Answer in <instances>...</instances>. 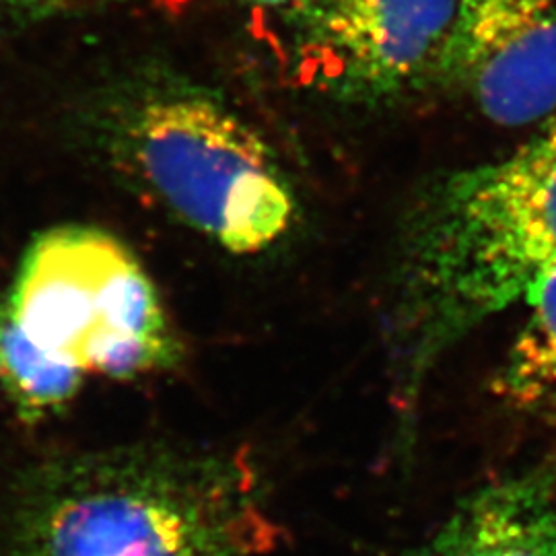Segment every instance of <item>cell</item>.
<instances>
[{"label": "cell", "mask_w": 556, "mask_h": 556, "mask_svg": "<svg viewBox=\"0 0 556 556\" xmlns=\"http://www.w3.org/2000/svg\"><path fill=\"white\" fill-rule=\"evenodd\" d=\"M415 556H556L555 466L472 491Z\"/></svg>", "instance_id": "cell-7"}, {"label": "cell", "mask_w": 556, "mask_h": 556, "mask_svg": "<svg viewBox=\"0 0 556 556\" xmlns=\"http://www.w3.org/2000/svg\"><path fill=\"white\" fill-rule=\"evenodd\" d=\"M181 353L155 280L100 227L41 231L0 299V392L25 425L59 417L89 379L161 376Z\"/></svg>", "instance_id": "cell-2"}, {"label": "cell", "mask_w": 556, "mask_h": 556, "mask_svg": "<svg viewBox=\"0 0 556 556\" xmlns=\"http://www.w3.org/2000/svg\"><path fill=\"white\" fill-rule=\"evenodd\" d=\"M438 83L497 126L556 114V0H457Z\"/></svg>", "instance_id": "cell-6"}, {"label": "cell", "mask_w": 556, "mask_h": 556, "mask_svg": "<svg viewBox=\"0 0 556 556\" xmlns=\"http://www.w3.org/2000/svg\"><path fill=\"white\" fill-rule=\"evenodd\" d=\"M457 0H301L287 15L299 75L340 101L400 100L438 83Z\"/></svg>", "instance_id": "cell-5"}, {"label": "cell", "mask_w": 556, "mask_h": 556, "mask_svg": "<svg viewBox=\"0 0 556 556\" xmlns=\"http://www.w3.org/2000/svg\"><path fill=\"white\" fill-rule=\"evenodd\" d=\"M245 2L264 11H282L285 15H289L301 0H245Z\"/></svg>", "instance_id": "cell-9"}, {"label": "cell", "mask_w": 556, "mask_h": 556, "mask_svg": "<svg viewBox=\"0 0 556 556\" xmlns=\"http://www.w3.org/2000/svg\"><path fill=\"white\" fill-rule=\"evenodd\" d=\"M528 314L493 379L511 410L556 415V270L526 301Z\"/></svg>", "instance_id": "cell-8"}, {"label": "cell", "mask_w": 556, "mask_h": 556, "mask_svg": "<svg viewBox=\"0 0 556 556\" xmlns=\"http://www.w3.org/2000/svg\"><path fill=\"white\" fill-rule=\"evenodd\" d=\"M277 540L245 457L128 445L31 466L7 505L0 556H264Z\"/></svg>", "instance_id": "cell-1"}, {"label": "cell", "mask_w": 556, "mask_h": 556, "mask_svg": "<svg viewBox=\"0 0 556 556\" xmlns=\"http://www.w3.org/2000/svg\"><path fill=\"white\" fill-rule=\"evenodd\" d=\"M420 293L478 328L556 270V114L501 160L431 181L402 227Z\"/></svg>", "instance_id": "cell-3"}, {"label": "cell", "mask_w": 556, "mask_h": 556, "mask_svg": "<svg viewBox=\"0 0 556 556\" xmlns=\"http://www.w3.org/2000/svg\"><path fill=\"white\" fill-rule=\"evenodd\" d=\"M40 2H59V0H40Z\"/></svg>", "instance_id": "cell-10"}, {"label": "cell", "mask_w": 556, "mask_h": 556, "mask_svg": "<svg viewBox=\"0 0 556 556\" xmlns=\"http://www.w3.org/2000/svg\"><path fill=\"white\" fill-rule=\"evenodd\" d=\"M110 137L130 178L231 256H266L298 227V197L273 149L206 91L144 89L119 108Z\"/></svg>", "instance_id": "cell-4"}]
</instances>
